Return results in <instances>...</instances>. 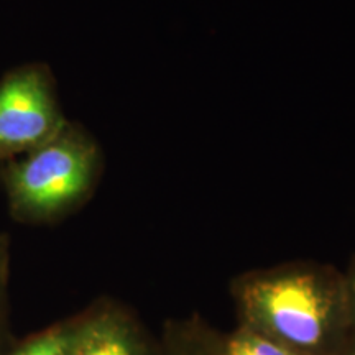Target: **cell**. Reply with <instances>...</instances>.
<instances>
[{
    "mask_svg": "<svg viewBox=\"0 0 355 355\" xmlns=\"http://www.w3.org/2000/svg\"><path fill=\"white\" fill-rule=\"evenodd\" d=\"M10 237L0 234V355H6L10 340Z\"/></svg>",
    "mask_w": 355,
    "mask_h": 355,
    "instance_id": "obj_7",
    "label": "cell"
},
{
    "mask_svg": "<svg viewBox=\"0 0 355 355\" xmlns=\"http://www.w3.org/2000/svg\"><path fill=\"white\" fill-rule=\"evenodd\" d=\"M162 355H206L201 326L184 324L168 327Z\"/></svg>",
    "mask_w": 355,
    "mask_h": 355,
    "instance_id": "obj_8",
    "label": "cell"
},
{
    "mask_svg": "<svg viewBox=\"0 0 355 355\" xmlns=\"http://www.w3.org/2000/svg\"><path fill=\"white\" fill-rule=\"evenodd\" d=\"M343 275H344L345 296H347L350 327H352V332H355V257L352 259V261H350L347 272Z\"/></svg>",
    "mask_w": 355,
    "mask_h": 355,
    "instance_id": "obj_9",
    "label": "cell"
},
{
    "mask_svg": "<svg viewBox=\"0 0 355 355\" xmlns=\"http://www.w3.org/2000/svg\"><path fill=\"white\" fill-rule=\"evenodd\" d=\"M73 355H150V347L123 306L99 300L78 314Z\"/></svg>",
    "mask_w": 355,
    "mask_h": 355,
    "instance_id": "obj_4",
    "label": "cell"
},
{
    "mask_svg": "<svg viewBox=\"0 0 355 355\" xmlns=\"http://www.w3.org/2000/svg\"><path fill=\"white\" fill-rule=\"evenodd\" d=\"M239 324L301 355H337L350 327L344 275L291 261L239 275L230 286Z\"/></svg>",
    "mask_w": 355,
    "mask_h": 355,
    "instance_id": "obj_1",
    "label": "cell"
},
{
    "mask_svg": "<svg viewBox=\"0 0 355 355\" xmlns=\"http://www.w3.org/2000/svg\"><path fill=\"white\" fill-rule=\"evenodd\" d=\"M201 332L206 355H301L243 324L227 334H216L206 327Z\"/></svg>",
    "mask_w": 355,
    "mask_h": 355,
    "instance_id": "obj_5",
    "label": "cell"
},
{
    "mask_svg": "<svg viewBox=\"0 0 355 355\" xmlns=\"http://www.w3.org/2000/svg\"><path fill=\"white\" fill-rule=\"evenodd\" d=\"M104 152L83 123L69 121L55 139L0 163V184L10 217L50 225L81 209L104 175Z\"/></svg>",
    "mask_w": 355,
    "mask_h": 355,
    "instance_id": "obj_2",
    "label": "cell"
},
{
    "mask_svg": "<svg viewBox=\"0 0 355 355\" xmlns=\"http://www.w3.org/2000/svg\"><path fill=\"white\" fill-rule=\"evenodd\" d=\"M68 122L46 63H21L0 78V163L55 139Z\"/></svg>",
    "mask_w": 355,
    "mask_h": 355,
    "instance_id": "obj_3",
    "label": "cell"
},
{
    "mask_svg": "<svg viewBox=\"0 0 355 355\" xmlns=\"http://www.w3.org/2000/svg\"><path fill=\"white\" fill-rule=\"evenodd\" d=\"M337 355H355V332H350L349 339L345 340V344Z\"/></svg>",
    "mask_w": 355,
    "mask_h": 355,
    "instance_id": "obj_10",
    "label": "cell"
},
{
    "mask_svg": "<svg viewBox=\"0 0 355 355\" xmlns=\"http://www.w3.org/2000/svg\"><path fill=\"white\" fill-rule=\"evenodd\" d=\"M76 332L78 316L64 319L13 343L6 355H73Z\"/></svg>",
    "mask_w": 355,
    "mask_h": 355,
    "instance_id": "obj_6",
    "label": "cell"
}]
</instances>
